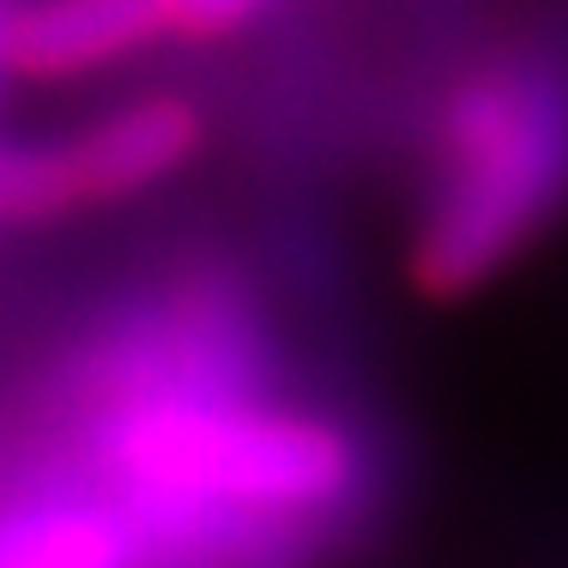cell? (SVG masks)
Wrapping results in <instances>:
<instances>
[{"mask_svg": "<svg viewBox=\"0 0 568 568\" xmlns=\"http://www.w3.org/2000/svg\"><path fill=\"white\" fill-rule=\"evenodd\" d=\"M91 454L152 562L254 568L339 538L382 484L375 442L327 405L254 394L98 399Z\"/></svg>", "mask_w": 568, "mask_h": 568, "instance_id": "obj_1", "label": "cell"}, {"mask_svg": "<svg viewBox=\"0 0 568 568\" xmlns=\"http://www.w3.org/2000/svg\"><path fill=\"white\" fill-rule=\"evenodd\" d=\"M568 219V37L532 31L471 55L429 115L405 278L466 303Z\"/></svg>", "mask_w": 568, "mask_h": 568, "instance_id": "obj_2", "label": "cell"}, {"mask_svg": "<svg viewBox=\"0 0 568 568\" xmlns=\"http://www.w3.org/2000/svg\"><path fill=\"white\" fill-rule=\"evenodd\" d=\"M61 145L79 182V206H115L194 164L206 145V115L182 91H152V98H128L110 115L85 121Z\"/></svg>", "mask_w": 568, "mask_h": 568, "instance_id": "obj_3", "label": "cell"}, {"mask_svg": "<svg viewBox=\"0 0 568 568\" xmlns=\"http://www.w3.org/2000/svg\"><path fill=\"white\" fill-rule=\"evenodd\" d=\"M170 0H19L0 12V67L24 79H79L164 43Z\"/></svg>", "mask_w": 568, "mask_h": 568, "instance_id": "obj_4", "label": "cell"}, {"mask_svg": "<svg viewBox=\"0 0 568 568\" xmlns=\"http://www.w3.org/2000/svg\"><path fill=\"white\" fill-rule=\"evenodd\" d=\"M0 568H152V545L110 490H67L0 514Z\"/></svg>", "mask_w": 568, "mask_h": 568, "instance_id": "obj_5", "label": "cell"}, {"mask_svg": "<svg viewBox=\"0 0 568 568\" xmlns=\"http://www.w3.org/2000/svg\"><path fill=\"white\" fill-rule=\"evenodd\" d=\"M273 0H170V31L182 43H224V37L248 31Z\"/></svg>", "mask_w": 568, "mask_h": 568, "instance_id": "obj_6", "label": "cell"}]
</instances>
